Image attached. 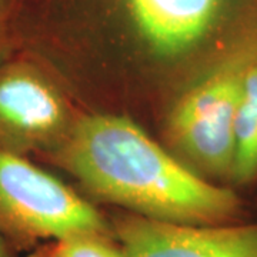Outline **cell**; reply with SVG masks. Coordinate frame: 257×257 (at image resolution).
<instances>
[{
  "label": "cell",
  "instance_id": "obj_3",
  "mask_svg": "<svg viewBox=\"0 0 257 257\" xmlns=\"http://www.w3.org/2000/svg\"><path fill=\"white\" fill-rule=\"evenodd\" d=\"M0 231L18 251L76 234H113L110 219L92 202L6 150H0Z\"/></svg>",
  "mask_w": 257,
  "mask_h": 257
},
{
  "label": "cell",
  "instance_id": "obj_7",
  "mask_svg": "<svg viewBox=\"0 0 257 257\" xmlns=\"http://www.w3.org/2000/svg\"><path fill=\"white\" fill-rule=\"evenodd\" d=\"M257 179V55L248 66L234 119V153L230 182L246 186Z\"/></svg>",
  "mask_w": 257,
  "mask_h": 257
},
{
  "label": "cell",
  "instance_id": "obj_11",
  "mask_svg": "<svg viewBox=\"0 0 257 257\" xmlns=\"http://www.w3.org/2000/svg\"><path fill=\"white\" fill-rule=\"evenodd\" d=\"M2 18H3V0H0V26H2Z\"/></svg>",
  "mask_w": 257,
  "mask_h": 257
},
{
  "label": "cell",
  "instance_id": "obj_2",
  "mask_svg": "<svg viewBox=\"0 0 257 257\" xmlns=\"http://www.w3.org/2000/svg\"><path fill=\"white\" fill-rule=\"evenodd\" d=\"M257 55V15L230 37L204 73L177 100L169 136L207 175L229 179L234 153V119L248 66Z\"/></svg>",
  "mask_w": 257,
  "mask_h": 257
},
{
  "label": "cell",
  "instance_id": "obj_1",
  "mask_svg": "<svg viewBox=\"0 0 257 257\" xmlns=\"http://www.w3.org/2000/svg\"><path fill=\"white\" fill-rule=\"evenodd\" d=\"M52 153L93 197L127 213L189 224L248 220L237 193L186 167L124 116L83 117Z\"/></svg>",
  "mask_w": 257,
  "mask_h": 257
},
{
  "label": "cell",
  "instance_id": "obj_6",
  "mask_svg": "<svg viewBox=\"0 0 257 257\" xmlns=\"http://www.w3.org/2000/svg\"><path fill=\"white\" fill-rule=\"evenodd\" d=\"M145 46L173 59L203 46L230 22L231 0H123Z\"/></svg>",
  "mask_w": 257,
  "mask_h": 257
},
{
  "label": "cell",
  "instance_id": "obj_5",
  "mask_svg": "<svg viewBox=\"0 0 257 257\" xmlns=\"http://www.w3.org/2000/svg\"><path fill=\"white\" fill-rule=\"evenodd\" d=\"M110 224L124 257H257V220L189 224L123 211Z\"/></svg>",
  "mask_w": 257,
  "mask_h": 257
},
{
  "label": "cell",
  "instance_id": "obj_4",
  "mask_svg": "<svg viewBox=\"0 0 257 257\" xmlns=\"http://www.w3.org/2000/svg\"><path fill=\"white\" fill-rule=\"evenodd\" d=\"M72 124L62 93L36 66L15 62L0 67V150L22 156L52 152Z\"/></svg>",
  "mask_w": 257,
  "mask_h": 257
},
{
  "label": "cell",
  "instance_id": "obj_8",
  "mask_svg": "<svg viewBox=\"0 0 257 257\" xmlns=\"http://www.w3.org/2000/svg\"><path fill=\"white\" fill-rule=\"evenodd\" d=\"M53 243L60 257H124L113 234L86 233Z\"/></svg>",
  "mask_w": 257,
  "mask_h": 257
},
{
  "label": "cell",
  "instance_id": "obj_9",
  "mask_svg": "<svg viewBox=\"0 0 257 257\" xmlns=\"http://www.w3.org/2000/svg\"><path fill=\"white\" fill-rule=\"evenodd\" d=\"M29 257H60L57 250H56L55 243H45L43 246H39V247L30 254Z\"/></svg>",
  "mask_w": 257,
  "mask_h": 257
},
{
  "label": "cell",
  "instance_id": "obj_10",
  "mask_svg": "<svg viewBox=\"0 0 257 257\" xmlns=\"http://www.w3.org/2000/svg\"><path fill=\"white\" fill-rule=\"evenodd\" d=\"M0 257H18V250L9 243L5 234L0 231Z\"/></svg>",
  "mask_w": 257,
  "mask_h": 257
}]
</instances>
